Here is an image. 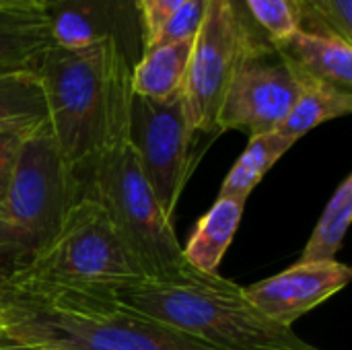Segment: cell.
<instances>
[{"label":"cell","mask_w":352,"mask_h":350,"mask_svg":"<svg viewBox=\"0 0 352 350\" xmlns=\"http://www.w3.org/2000/svg\"><path fill=\"white\" fill-rule=\"evenodd\" d=\"M2 342L35 350H223L151 320L109 293L12 287Z\"/></svg>","instance_id":"obj_1"},{"label":"cell","mask_w":352,"mask_h":350,"mask_svg":"<svg viewBox=\"0 0 352 350\" xmlns=\"http://www.w3.org/2000/svg\"><path fill=\"white\" fill-rule=\"evenodd\" d=\"M47 126L62 159L82 184L118 111L132 103V64L113 41L66 50L54 45L37 72Z\"/></svg>","instance_id":"obj_2"},{"label":"cell","mask_w":352,"mask_h":350,"mask_svg":"<svg viewBox=\"0 0 352 350\" xmlns=\"http://www.w3.org/2000/svg\"><path fill=\"white\" fill-rule=\"evenodd\" d=\"M122 305L223 350H320L258 311L243 287L217 276L142 281L111 293Z\"/></svg>","instance_id":"obj_3"},{"label":"cell","mask_w":352,"mask_h":350,"mask_svg":"<svg viewBox=\"0 0 352 350\" xmlns=\"http://www.w3.org/2000/svg\"><path fill=\"white\" fill-rule=\"evenodd\" d=\"M130 107L118 111L89 169L91 194L103 204L146 281L204 276L184 258L173 221L155 200L130 136Z\"/></svg>","instance_id":"obj_4"},{"label":"cell","mask_w":352,"mask_h":350,"mask_svg":"<svg viewBox=\"0 0 352 350\" xmlns=\"http://www.w3.org/2000/svg\"><path fill=\"white\" fill-rule=\"evenodd\" d=\"M2 281L12 287L111 295L146 278L103 204L82 194L45 245L19 262Z\"/></svg>","instance_id":"obj_5"},{"label":"cell","mask_w":352,"mask_h":350,"mask_svg":"<svg viewBox=\"0 0 352 350\" xmlns=\"http://www.w3.org/2000/svg\"><path fill=\"white\" fill-rule=\"evenodd\" d=\"M80 190L82 184L62 159L47 122L33 128L21 142L0 210V254L10 252L19 262L31 258L56 233L82 196Z\"/></svg>","instance_id":"obj_6"},{"label":"cell","mask_w":352,"mask_h":350,"mask_svg":"<svg viewBox=\"0 0 352 350\" xmlns=\"http://www.w3.org/2000/svg\"><path fill=\"white\" fill-rule=\"evenodd\" d=\"M268 43L250 23L237 0H210L194 39L182 91L192 130L217 136V118L227 87L241 58L256 45Z\"/></svg>","instance_id":"obj_7"},{"label":"cell","mask_w":352,"mask_h":350,"mask_svg":"<svg viewBox=\"0 0 352 350\" xmlns=\"http://www.w3.org/2000/svg\"><path fill=\"white\" fill-rule=\"evenodd\" d=\"M130 136L157 204L167 219H173L196 163L194 142L198 138L188 122L182 95L163 101L134 95Z\"/></svg>","instance_id":"obj_8"},{"label":"cell","mask_w":352,"mask_h":350,"mask_svg":"<svg viewBox=\"0 0 352 350\" xmlns=\"http://www.w3.org/2000/svg\"><path fill=\"white\" fill-rule=\"evenodd\" d=\"M299 93V83L274 45L252 47L239 62L219 118L217 132L245 130L250 136L278 130Z\"/></svg>","instance_id":"obj_9"},{"label":"cell","mask_w":352,"mask_h":350,"mask_svg":"<svg viewBox=\"0 0 352 350\" xmlns=\"http://www.w3.org/2000/svg\"><path fill=\"white\" fill-rule=\"evenodd\" d=\"M47 12L60 47L113 41L132 68L144 54V23L136 0H54Z\"/></svg>","instance_id":"obj_10"},{"label":"cell","mask_w":352,"mask_h":350,"mask_svg":"<svg viewBox=\"0 0 352 350\" xmlns=\"http://www.w3.org/2000/svg\"><path fill=\"white\" fill-rule=\"evenodd\" d=\"M352 270L336 260L297 262L291 268L243 289L245 299L276 324L291 326L330 297L340 293Z\"/></svg>","instance_id":"obj_11"},{"label":"cell","mask_w":352,"mask_h":350,"mask_svg":"<svg viewBox=\"0 0 352 350\" xmlns=\"http://www.w3.org/2000/svg\"><path fill=\"white\" fill-rule=\"evenodd\" d=\"M54 45L45 4H0V76L19 72L37 74Z\"/></svg>","instance_id":"obj_12"},{"label":"cell","mask_w":352,"mask_h":350,"mask_svg":"<svg viewBox=\"0 0 352 350\" xmlns=\"http://www.w3.org/2000/svg\"><path fill=\"white\" fill-rule=\"evenodd\" d=\"M295 74L316 78L352 93V43L334 35L297 29L274 45Z\"/></svg>","instance_id":"obj_13"},{"label":"cell","mask_w":352,"mask_h":350,"mask_svg":"<svg viewBox=\"0 0 352 350\" xmlns=\"http://www.w3.org/2000/svg\"><path fill=\"white\" fill-rule=\"evenodd\" d=\"M245 202L217 198L212 208L198 221L188 245L182 248L186 262L204 276H217L219 266L239 229Z\"/></svg>","instance_id":"obj_14"},{"label":"cell","mask_w":352,"mask_h":350,"mask_svg":"<svg viewBox=\"0 0 352 350\" xmlns=\"http://www.w3.org/2000/svg\"><path fill=\"white\" fill-rule=\"evenodd\" d=\"M194 39L151 47L132 68V93L146 99H171L182 95Z\"/></svg>","instance_id":"obj_15"},{"label":"cell","mask_w":352,"mask_h":350,"mask_svg":"<svg viewBox=\"0 0 352 350\" xmlns=\"http://www.w3.org/2000/svg\"><path fill=\"white\" fill-rule=\"evenodd\" d=\"M295 78L299 83L297 99L276 132L293 140H299L320 124H326L336 118H344L352 111L351 91H342L338 87L301 74H295Z\"/></svg>","instance_id":"obj_16"},{"label":"cell","mask_w":352,"mask_h":350,"mask_svg":"<svg viewBox=\"0 0 352 350\" xmlns=\"http://www.w3.org/2000/svg\"><path fill=\"white\" fill-rule=\"evenodd\" d=\"M297 140L280 134V132H266L258 136H250V142L241 157L235 161L231 171L227 173L219 198H235L248 200L254 188L262 182V177L276 165V161L291 151Z\"/></svg>","instance_id":"obj_17"},{"label":"cell","mask_w":352,"mask_h":350,"mask_svg":"<svg viewBox=\"0 0 352 350\" xmlns=\"http://www.w3.org/2000/svg\"><path fill=\"white\" fill-rule=\"evenodd\" d=\"M47 122L43 85L33 72L0 76V128H35Z\"/></svg>","instance_id":"obj_18"},{"label":"cell","mask_w":352,"mask_h":350,"mask_svg":"<svg viewBox=\"0 0 352 350\" xmlns=\"http://www.w3.org/2000/svg\"><path fill=\"white\" fill-rule=\"evenodd\" d=\"M352 219V175H346L332 194L326 210L322 212L309 241L301 252L299 262H326L336 260Z\"/></svg>","instance_id":"obj_19"},{"label":"cell","mask_w":352,"mask_h":350,"mask_svg":"<svg viewBox=\"0 0 352 350\" xmlns=\"http://www.w3.org/2000/svg\"><path fill=\"white\" fill-rule=\"evenodd\" d=\"M237 4L270 45H278L301 29L299 12L291 0H237Z\"/></svg>","instance_id":"obj_20"},{"label":"cell","mask_w":352,"mask_h":350,"mask_svg":"<svg viewBox=\"0 0 352 350\" xmlns=\"http://www.w3.org/2000/svg\"><path fill=\"white\" fill-rule=\"evenodd\" d=\"M206 8H208V0H186L169 17V21L159 29V33L146 43L144 52L151 47H161V45L196 39L200 25L206 17Z\"/></svg>","instance_id":"obj_21"},{"label":"cell","mask_w":352,"mask_h":350,"mask_svg":"<svg viewBox=\"0 0 352 350\" xmlns=\"http://www.w3.org/2000/svg\"><path fill=\"white\" fill-rule=\"evenodd\" d=\"M31 130L33 128H0V210L4 206V198L12 179L21 142Z\"/></svg>","instance_id":"obj_22"},{"label":"cell","mask_w":352,"mask_h":350,"mask_svg":"<svg viewBox=\"0 0 352 350\" xmlns=\"http://www.w3.org/2000/svg\"><path fill=\"white\" fill-rule=\"evenodd\" d=\"M318 12L328 33L352 43V0H318Z\"/></svg>","instance_id":"obj_23"},{"label":"cell","mask_w":352,"mask_h":350,"mask_svg":"<svg viewBox=\"0 0 352 350\" xmlns=\"http://www.w3.org/2000/svg\"><path fill=\"white\" fill-rule=\"evenodd\" d=\"M144 23V47L186 0H136Z\"/></svg>","instance_id":"obj_24"},{"label":"cell","mask_w":352,"mask_h":350,"mask_svg":"<svg viewBox=\"0 0 352 350\" xmlns=\"http://www.w3.org/2000/svg\"><path fill=\"white\" fill-rule=\"evenodd\" d=\"M293 6L299 12L301 29L305 31H318V33H328L322 25L320 12H318V0H291Z\"/></svg>","instance_id":"obj_25"},{"label":"cell","mask_w":352,"mask_h":350,"mask_svg":"<svg viewBox=\"0 0 352 350\" xmlns=\"http://www.w3.org/2000/svg\"><path fill=\"white\" fill-rule=\"evenodd\" d=\"M6 307H8V303H6V293H4V285H2V281H0V342H2L4 332H6Z\"/></svg>","instance_id":"obj_26"},{"label":"cell","mask_w":352,"mask_h":350,"mask_svg":"<svg viewBox=\"0 0 352 350\" xmlns=\"http://www.w3.org/2000/svg\"><path fill=\"white\" fill-rule=\"evenodd\" d=\"M0 350H33V349L19 347V344H6V342H0Z\"/></svg>","instance_id":"obj_27"},{"label":"cell","mask_w":352,"mask_h":350,"mask_svg":"<svg viewBox=\"0 0 352 350\" xmlns=\"http://www.w3.org/2000/svg\"><path fill=\"white\" fill-rule=\"evenodd\" d=\"M21 2H35V4H45V6H50L54 0H21Z\"/></svg>","instance_id":"obj_28"},{"label":"cell","mask_w":352,"mask_h":350,"mask_svg":"<svg viewBox=\"0 0 352 350\" xmlns=\"http://www.w3.org/2000/svg\"><path fill=\"white\" fill-rule=\"evenodd\" d=\"M14 2H21V0H0V4H14ZM35 4V2H33Z\"/></svg>","instance_id":"obj_29"},{"label":"cell","mask_w":352,"mask_h":350,"mask_svg":"<svg viewBox=\"0 0 352 350\" xmlns=\"http://www.w3.org/2000/svg\"><path fill=\"white\" fill-rule=\"evenodd\" d=\"M208 2H210V0H208Z\"/></svg>","instance_id":"obj_30"},{"label":"cell","mask_w":352,"mask_h":350,"mask_svg":"<svg viewBox=\"0 0 352 350\" xmlns=\"http://www.w3.org/2000/svg\"><path fill=\"white\" fill-rule=\"evenodd\" d=\"M33 350H35V349H33Z\"/></svg>","instance_id":"obj_31"}]
</instances>
